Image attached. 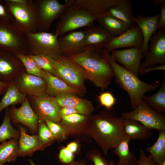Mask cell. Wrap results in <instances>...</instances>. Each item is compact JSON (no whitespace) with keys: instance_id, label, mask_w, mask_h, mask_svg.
<instances>
[{"instance_id":"d4e9b609","label":"cell","mask_w":165,"mask_h":165,"mask_svg":"<svg viewBox=\"0 0 165 165\" xmlns=\"http://www.w3.org/2000/svg\"><path fill=\"white\" fill-rule=\"evenodd\" d=\"M43 78L46 82L47 96L55 97L65 94H82L81 91L74 89L58 78L45 71Z\"/></svg>"},{"instance_id":"f546056e","label":"cell","mask_w":165,"mask_h":165,"mask_svg":"<svg viewBox=\"0 0 165 165\" xmlns=\"http://www.w3.org/2000/svg\"><path fill=\"white\" fill-rule=\"evenodd\" d=\"M27 96L20 92L13 81L9 83L0 101V113L3 109L9 106L21 104Z\"/></svg>"},{"instance_id":"6da1fadb","label":"cell","mask_w":165,"mask_h":165,"mask_svg":"<svg viewBox=\"0 0 165 165\" xmlns=\"http://www.w3.org/2000/svg\"><path fill=\"white\" fill-rule=\"evenodd\" d=\"M88 132L106 156L109 150L116 146L125 135L121 117L113 115L108 110L90 116Z\"/></svg>"},{"instance_id":"681fc988","label":"cell","mask_w":165,"mask_h":165,"mask_svg":"<svg viewBox=\"0 0 165 165\" xmlns=\"http://www.w3.org/2000/svg\"><path fill=\"white\" fill-rule=\"evenodd\" d=\"M78 165H86V160L85 159H83L82 160L78 161Z\"/></svg>"},{"instance_id":"52a82bcc","label":"cell","mask_w":165,"mask_h":165,"mask_svg":"<svg viewBox=\"0 0 165 165\" xmlns=\"http://www.w3.org/2000/svg\"><path fill=\"white\" fill-rule=\"evenodd\" d=\"M33 2L38 32H48L53 22L66 9L73 5L74 0H70L63 4L57 0H35Z\"/></svg>"},{"instance_id":"11a10c76","label":"cell","mask_w":165,"mask_h":165,"mask_svg":"<svg viewBox=\"0 0 165 165\" xmlns=\"http://www.w3.org/2000/svg\"><path fill=\"white\" fill-rule=\"evenodd\" d=\"M4 164L2 163H0V165H4Z\"/></svg>"},{"instance_id":"db71d44e","label":"cell","mask_w":165,"mask_h":165,"mask_svg":"<svg viewBox=\"0 0 165 165\" xmlns=\"http://www.w3.org/2000/svg\"><path fill=\"white\" fill-rule=\"evenodd\" d=\"M28 161L31 165H36L31 159L29 160Z\"/></svg>"},{"instance_id":"d6986e66","label":"cell","mask_w":165,"mask_h":165,"mask_svg":"<svg viewBox=\"0 0 165 165\" xmlns=\"http://www.w3.org/2000/svg\"><path fill=\"white\" fill-rule=\"evenodd\" d=\"M85 38L84 31H72L58 37V40L62 55L68 57L84 51Z\"/></svg>"},{"instance_id":"8992f818","label":"cell","mask_w":165,"mask_h":165,"mask_svg":"<svg viewBox=\"0 0 165 165\" xmlns=\"http://www.w3.org/2000/svg\"><path fill=\"white\" fill-rule=\"evenodd\" d=\"M59 18L55 33L58 37L79 28L93 26L97 17L83 9L73 5L66 9Z\"/></svg>"},{"instance_id":"5b68a950","label":"cell","mask_w":165,"mask_h":165,"mask_svg":"<svg viewBox=\"0 0 165 165\" xmlns=\"http://www.w3.org/2000/svg\"><path fill=\"white\" fill-rule=\"evenodd\" d=\"M53 67L56 77L72 88L83 93L86 92L85 81L87 77L81 66L68 57L62 55L55 60Z\"/></svg>"},{"instance_id":"f5cc1de1","label":"cell","mask_w":165,"mask_h":165,"mask_svg":"<svg viewBox=\"0 0 165 165\" xmlns=\"http://www.w3.org/2000/svg\"><path fill=\"white\" fill-rule=\"evenodd\" d=\"M78 163L77 161H73L72 162L69 163L68 165H78Z\"/></svg>"},{"instance_id":"ab89813d","label":"cell","mask_w":165,"mask_h":165,"mask_svg":"<svg viewBox=\"0 0 165 165\" xmlns=\"http://www.w3.org/2000/svg\"><path fill=\"white\" fill-rule=\"evenodd\" d=\"M100 104L104 107L107 110L112 108L116 102V99L113 95L108 92L101 93L97 96Z\"/></svg>"},{"instance_id":"30bf717a","label":"cell","mask_w":165,"mask_h":165,"mask_svg":"<svg viewBox=\"0 0 165 165\" xmlns=\"http://www.w3.org/2000/svg\"><path fill=\"white\" fill-rule=\"evenodd\" d=\"M123 117L135 120L148 128L158 131L165 130V116L150 108L142 99L137 107L122 114Z\"/></svg>"},{"instance_id":"d590c367","label":"cell","mask_w":165,"mask_h":165,"mask_svg":"<svg viewBox=\"0 0 165 165\" xmlns=\"http://www.w3.org/2000/svg\"><path fill=\"white\" fill-rule=\"evenodd\" d=\"M16 54L22 62L27 73L43 78L44 71L38 67L31 56L28 54Z\"/></svg>"},{"instance_id":"816d5d0a","label":"cell","mask_w":165,"mask_h":165,"mask_svg":"<svg viewBox=\"0 0 165 165\" xmlns=\"http://www.w3.org/2000/svg\"><path fill=\"white\" fill-rule=\"evenodd\" d=\"M110 165H117L115 163V161L112 159H111L109 161Z\"/></svg>"},{"instance_id":"60d3db41","label":"cell","mask_w":165,"mask_h":165,"mask_svg":"<svg viewBox=\"0 0 165 165\" xmlns=\"http://www.w3.org/2000/svg\"><path fill=\"white\" fill-rule=\"evenodd\" d=\"M152 2L160 7V13L158 24L157 29L165 30V0H153Z\"/></svg>"},{"instance_id":"3957f363","label":"cell","mask_w":165,"mask_h":165,"mask_svg":"<svg viewBox=\"0 0 165 165\" xmlns=\"http://www.w3.org/2000/svg\"><path fill=\"white\" fill-rule=\"evenodd\" d=\"M102 50L112 69L115 83L127 93L132 109L139 105L146 93L159 87V82L148 84L142 81L137 75L118 64L105 49L103 48Z\"/></svg>"},{"instance_id":"5bb4252c","label":"cell","mask_w":165,"mask_h":165,"mask_svg":"<svg viewBox=\"0 0 165 165\" xmlns=\"http://www.w3.org/2000/svg\"><path fill=\"white\" fill-rule=\"evenodd\" d=\"M150 41L147 53L140 68L165 65V30H158Z\"/></svg>"},{"instance_id":"603a6c76","label":"cell","mask_w":165,"mask_h":165,"mask_svg":"<svg viewBox=\"0 0 165 165\" xmlns=\"http://www.w3.org/2000/svg\"><path fill=\"white\" fill-rule=\"evenodd\" d=\"M85 38L84 49L99 48L110 42L113 38L101 26L87 27L84 31Z\"/></svg>"},{"instance_id":"ee69618b","label":"cell","mask_w":165,"mask_h":165,"mask_svg":"<svg viewBox=\"0 0 165 165\" xmlns=\"http://www.w3.org/2000/svg\"><path fill=\"white\" fill-rule=\"evenodd\" d=\"M156 163L150 156H147L143 149L140 150V156L136 165H156Z\"/></svg>"},{"instance_id":"4fadbf2b","label":"cell","mask_w":165,"mask_h":165,"mask_svg":"<svg viewBox=\"0 0 165 165\" xmlns=\"http://www.w3.org/2000/svg\"><path fill=\"white\" fill-rule=\"evenodd\" d=\"M25 72L20 60L15 53L0 49V81L9 83Z\"/></svg>"},{"instance_id":"8d00e7d4","label":"cell","mask_w":165,"mask_h":165,"mask_svg":"<svg viewBox=\"0 0 165 165\" xmlns=\"http://www.w3.org/2000/svg\"><path fill=\"white\" fill-rule=\"evenodd\" d=\"M29 55L35 60L40 68L56 77V72L53 67L55 60L42 54Z\"/></svg>"},{"instance_id":"ba28073f","label":"cell","mask_w":165,"mask_h":165,"mask_svg":"<svg viewBox=\"0 0 165 165\" xmlns=\"http://www.w3.org/2000/svg\"><path fill=\"white\" fill-rule=\"evenodd\" d=\"M56 34L38 32L26 34L28 54H42L57 60L62 55Z\"/></svg>"},{"instance_id":"277c9868","label":"cell","mask_w":165,"mask_h":165,"mask_svg":"<svg viewBox=\"0 0 165 165\" xmlns=\"http://www.w3.org/2000/svg\"><path fill=\"white\" fill-rule=\"evenodd\" d=\"M12 14L13 24L26 35L38 32L36 16L31 0H4Z\"/></svg>"},{"instance_id":"8fae6325","label":"cell","mask_w":165,"mask_h":165,"mask_svg":"<svg viewBox=\"0 0 165 165\" xmlns=\"http://www.w3.org/2000/svg\"><path fill=\"white\" fill-rule=\"evenodd\" d=\"M89 117L76 113L61 117L60 124L67 130L68 136L90 143L92 138L88 134Z\"/></svg>"},{"instance_id":"f1b7e54d","label":"cell","mask_w":165,"mask_h":165,"mask_svg":"<svg viewBox=\"0 0 165 165\" xmlns=\"http://www.w3.org/2000/svg\"><path fill=\"white\" fill-rule=\"evenodd\" d=\"M130 139L124 136L121 141L113 150L114 153L118 156L117 165H136L138 159L130 150L129 143Z\"/></svg>"},{"instance_id":"b9f144b4","label":"cell","mask_w":165,"mask_h":165,"mask_svg":"<svg viewBox=\"0 0 165 165\" xmlns=\"http://www.w3.org/2000/svg\"><path fill=\"white\" fill-rule=\"evenodd\" d=\"M0 20L13 23V18L4 0H0Z\"/></svg>"},{"instance_id":"c3c4849f","label":"cell","mask_w":165,"mask_h":165,"mask_svg":"<svg viewBox=\"0 0 165 165\" xmlns=\"http://www.w3.org/2000/svg\"><path fill=\"white\" fill-rule=\"evenodd\" d=\"M9 83L0 81V93L4 94L5 93Z\"/></svg>"},{"instance_id":"9a60e30c","label":"cell","mask_w":165,"mask_h":165,"mask_svg":"<svg viewBox=\"0 0 165 165\" xmlns=\"http://www.w3.org/2000/svg\"><path fill=\"white\" fill-rule=\"evenodd\" d=\"M13 82L20 92L28 96H47V84L42 78L28 74L25 72L18 75Z\"/></svg>"},{"instance_id":"484cf974","label":"cell","mask_w":165,"mask_h":165,"mask_svg":"<svg viewBox=\"0 0 165 165\" xmlns=\"http://www.w3.org/2000/svg\"><path fill=\"white\" fill-rule=\"evenodd\" d=\"M106 13L125 23L130 28L136 26L133 4L128 0H119L108 9Z\"/></svg>"},{"instance_id":"7a4b0ae2","label":"cell","mask_w":165,"mask_h":165,"mask_svg":"<svg viewBox=\"0 0 165 165\" xmlns=\"http://www.w3.org/2000/svg\"><path fill=\"white\" fill-rule=\"evenodd\" d=\"M102 48L86 49L80 53L68 57L82 68L87 79L103 91L111 84L114 73Z\"/></svg>"},{"instance_id":"1f68e13d","label":"cell","mask_w":165,"mask_h":165,"mask_svg":"<svg viewBox=\"0 0 165 165\" xmlns=\"http://www.w3.org/2000/svg\"><path fill=\"white\" fill-rule=\"evenodd\" d=\"M143 101L152 109L163 113L165 111V80L163 81L161 87L158 91L152 95H144Z\"/></svg>"},{"instance_id":"e0dca14e","label":"cell","mask_w":165,"mask_h":165,"mask_svg":"<svg viewBox=\"0 0 165 165\" xmlns=\"http://www.w3.org/2000/svg\"><path fill=\"white\" fill-rule=\"evenodd\" d=\"M111 55L115 61L123 64V67L136 75H139L141 61L142 57V47L114 50Z\"/></svg>"},{"instance_id":"bcb514c9","label":"cell","mask_w":165,"mask_h":165,"mask_svg":"<svg viewBox=\"0 0 165 165\" xmlns=\"http://www.w3.org/2000/svg\"><path fill=\"white\" fill-rule=\"evenodd\" d=\"M59 113L61 118L63 116L80 113L77 110L72 108L69 107H63L60 108Z\"/></svg>"},{"instance_id":"4dcf8cb0","label":"cell","mask_w":165,"mask_h":165,"mask_svg":"<svg viewBox=\"0 0 165 165\" xmlns=\"http://www.w3.org/2000/svg\"><path fill=\"white\" fill-rule=\"evenodd\" d=\"M18 156V141L12 139L0 145V163L15 161Z\"/></svg>"},{"instance_id":"4316f807","label":"cell","mask_w":165,"mask_h":165,"mask_svg":"<svg viewBox=\"0 0 165 165\" xmlns=\"http://www.w3.org/2000/svg\"><path fill=\"white\" fill-rule=\"evenodd\" d=\"M119 0H74L73 5L80 7L97 18Z\"/></svg>"},{"instance_id":"44dd1931","label":"cell","mask_w":165,"mask_h":165,"mask_svg":"<svg viewBox=\"0 0 165 165\" xmlns=\"http://www.w3.org/2000/svg\"><path fill=\"white\" fill-rule=\"evenodd\" d=\"M160 17V13L152 16L146 17L139 15L134 17L135 22L140 28L143 36V58L147 53L149 41L152 36L156 32Z\"/></svg>"},{"instance_id":"f6af8a7d","label":"cell","mask_w":165,"mask_h":165,"mask_svg":"<svg viewBox=\"0 0 165 165\" xmlns=\"http://www.w3.org/2000/svg\"><path fill=\"white\" fill-rule=\"evenodd\" d=\"M157 70L165 71V65H160L154 67L140 68L139 75H142L147 72Z\"/></svg>"},{"instance_id":"2e32d148","label":"cell","mask_w":165,"mask_h":165,"mask_svg":"<svg viewBox=\"0 0 165 165\" xmlns=\"http://www.w3.org/2000/svg\"><path fill=\"white\" fill-rule=\"evenodd\" d=\"M8 110L13 123L25 125L32 133H37L39 118L31 106L28 96L20 107L10 106L8 107Z\"/></svg>"},{"instance_id":"7402d4cb","label":"cell","mask_w":165,"mask_h":165,"mask_svg":"<svg viewBox=\"0 0 165 165\" xmlns=\"http://www.w3.org/2000/svg\"><path fill=\"white\" fill-rule=\"evenodd\" d=\"M124 135L130 140H148L153 133L152 129L145 127L138 121L121 116Z\"/></svg>"},{"instance_id":"ac0fdd59","label":"cell","mask_w":165,"mask_h":165,"mask_svg":"<svg viewBox=\"0 0 165 165\" xmlns=\"http://www.w3.org/2000/svg\"><path fill=\"white\" fill-rule=\"evenodd\" d=\"M143 38L141 31L138 26L130 28L119 36L113 38L104 45L103 48L110 53L116 49L129 47H142Z\"/></svg>"},{"instance_id":"f35d334b","label":"cell","mask_w":165,"mask_h":165,"mask_svg":"<svg viewBox=\"0 0 165 165\" xmlns=\"http://www.w3.org/2000/svg\"><path fill=\"white\" fill-rule=\"evenodd\" d=\"M86 155L87 159L93 162L94 165H110L109 161L105 159L101 152L96 149L89 150Z\"/></svg>"},{"instance_id":"9f6ffc18","label":"cell","mask_w":165,"mask_h":165,"mask_svg":"<svg viewBox=\"0 0 165 165\" xmlns=\"http://www.w3.org/2000/svg\"><path fill=\"white\" fill-rule=\"evenodd\" d=\"M1 95H2V94H1L0 93V96Z\"/></svg>"},{"instance_id":"e575fe53","label":"cell","mask_w":165,"mask_h":165,"mask_svg":"<svg viewBox=\"0 0 165 165\" xmlns=\"http://www.w3.org/2000/svg\"><path fill=\"white\" fill-rule=\"evenodd\" d=\"M37 133L40 144L45 148L53 144L56 141L43 120L39 119Z\"/></svg>"},{"instance_id":"9c48e42d","label":"cell","mask_w":165,"mask_h":165,"mask_svg":"<svg viewBox=\"0 0 165 165\" xmlns=\"http://www.w3.org/2000/svg\"><path fill=\"white\" fill-rule=\"evenodd\" d=\"M0 49L16 54H27L26 35L13 23L0 20Z\"/></svg>"},{"instance_id":"d6a6232c","label":"cell","mask_w":165,"mask_h":165,"mask_svg":"<svg viewBox=\"0 0 165 165\" xmlns=\"http://www.w3.org/2000/svg\"><path fill=\"white\" fill-rule=\"evenodd\" d=\"M20 135L19 130L14 128L11 123L7 107L5 108L4 118L0 126V142L8 139L17 140L19 139Z\"/></svg>"},{"instance_id":"836d02e7","label":"cell","mask_w":165,"mask_h":165,"mask_svg":"<svg viewBox=\"0 0 165 165\" xmlns=\"http://www.w3.org/2000/svg\"><path fill=\"white\" fill-rule=\"evenodd\" d=\"M159 133L158 137L155 143L152 145L145 148L156 163L165 159V130L159 131Z\"/></svg>"},{"instance_id":"7c38bea8","label":"cell","mask_w":165,"mask_h":165,"mask_svg":"<svg viewBox=\"0 0 165 165\" xmlns=\"http://www.w3.org/2000/svg\"><path fill=\"white\" fill-rule=\"evenodd\" d=\"M28 97L31 106L38 115L39 119L48 120L60 124L61 117L59 111L61 107L53 97L48 96Z\"/></svg>"},{"instance_id":"f907efd6","label":"cell","mask_w":165,"mask_h":165,"mask_svg":"<svg viewBox=\"0 0 165 165\" xmlns=\"http://www.w3.org/2000/svg\"><path fill=\"white\" fill-rule=\"evenodd\" d=\"M156 165H165V159L160 162L156 163Z\"/></svg>"},{"instance_id":"74e56055","label":"cell","mask_w":165,"mask_h":165,"mask_svg":"<svg viewBox=\"0 0 165 165\" xmlns=\"http://www.w3.org/2000/svg\"><path fill=\"white\" fill-rule=\"evenodd\" d=\"M44 121L59 143H61L68 136L66 130L59 123L48 120Z\"/></svg>"},{"instance_id":"cb8c5ba5","label":"cell","mask_w":165,"mask_h":165,"mask_svg":"<svg viewBox=\"0 0 165 165\" xmlns=\"http://www.w3.org/2000/svg\"><path fill=\"white\" fill-rule=\"evenodd\" d=\"M20 135L18 141V156H31L38 150L42 151L45 148L39 143L37 134L30 135L27 133L26 130L19 124Z\"/></svg>"},{"instance_id":"ffe728a7","label":"cell","mask_w":165,"mask_h":165,"mask_svg":"<svg viewBox=\"0 0 165 165\" xmlns=\"http://www.w3.org/2000/svg\"><path fill=\"white\" fill-rule=\"evenodd\" d=\"M61 107H69L77 110L80 113L90 117L94 111V107L91 101L80 97L77 95L65 94L53 97Z\"/></svg>"},{"instance_id":"83f0119b","label":"cell","mask_w":165,"mask_h":165,"mask_svg":"<svg viewBox=\"0 0 165 165\" xmlns=\"http://www.w3.org/2000/svg\"><path fill=\"white\" fill-rule=\"evenodd\" d=\"M96 20L113 38L119 36L130 29L125 23L106 13L98 17Z\"/></svg>"},{"instance_id":"7dc6e473","label":"cell","mask_w":165,"mask_h":165,"mask_svg":"<svg viewBox=\"0 0 165 165\" xmlns=\"http://www.w3.org/2000/svg\"><path fill=\"white\" fill-rule=\"evenodd\" d=\"M66 147L70 151L75 154L77 151L78 144L76 142H72L69 143Z\"/></svg>"},{"instance_id":"7bdbcfd3","label":"cell","mask_w":165,"mask_h":165,"mask_svg":"<svg viewBox=\"0 0 165 165\" xmlns=\"http://www.w3.org/2000/svg\"><path fill=\"white\" fill-rule=\"evenodd\" d=\"M74 154L66 147L61 149L58 155V159L60 162L67 165L74 161Z\"/></svg>"}]
</instances>
